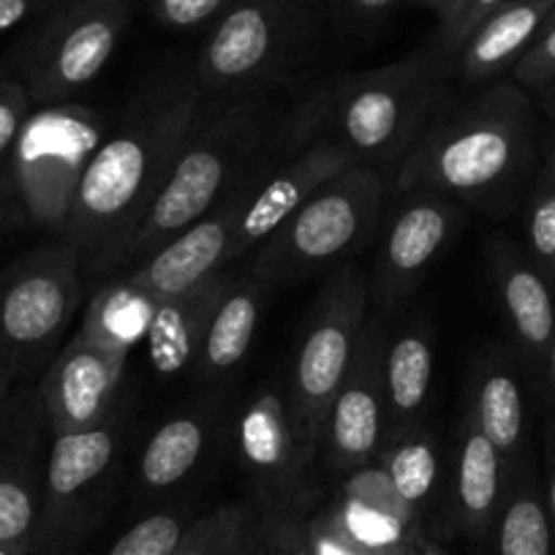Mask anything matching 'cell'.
<instances>
[{
	"label": "cell",
	"instance_id": "cell-1",
	"mask_svg": "<svg viewBox=\"0 0 555 555\" xmlns=\"http://www.w3.org/2000/svg\"><path fill=\"white\" fill-rule=\"evenodd\" d=\"M205 93L194 72H169L139 90L126 117L90 158L63 227V243L85 261V278H106L189 137Z\"/></svg>",
	"mask_w": 555,
	"mask_h": 555
},
{
	"label": "cell",
	"instance_id": "cell-2",
	"mask_svg": "<svg viewBox=\"0 0 555 555\" xmlns=\"http://www.w3.org/2000/svg\"><path fill=\"white\" fill-rule=\"evenodd\" d=\"M289 120L292 104L278 99V90L205 95L167 183L117 254L115 272L147 259L243 191L284 145Z\"/></svg>",
	"mask_w": 555,
	"mask_h": 555
},
{
	"label": "cell",
	"instance_id": "cell-3",
	"mask_svg": "<svg viewBox=\"0 0 555 555\" xmlns=\"http://www.w3.org/2000/svg\"><path fill=\"white\" fill-rule=\"evenodd\" d=\"M537 131V112L515 79L485 85L466 99L450 95L395 169L392 189L501 207L533 169Z\"/></svg>",
	"mask_w": 555,
	"mask_h": 555
},
{
	"label": "cell",
	"instance_id": "cell-4",
	"mask_svg": "<svg viewBox=\"0 0 555 555\" xmlns=\"http://www.w3.org/2000/svg\"><path fill=\"white\" fill-rule=\"evenodd\" d=\"M450 79L444 57L420 50L387 66L335 74L297 101L308 122L344 145L360 167L395 175L452 95Z\"/></svg>",
	"mask_w": 555,
	"mask_h": 555
},
{
	"label": "cell",
	"instance_id": "cell-5",
	"mask_svg": "<svg viewBox=\"0 0 555 555\" xmlns=\"http://www.w3.org/2000/svg\"><path fill=\"white\" fill-rule=\"evenodd\" d=\"M322 34V0H234L210 25L191 72L205 95L281 90L306 72Z\"/></svg>",
	"mask_w": 555,
	"mask_h": 555
},
{
	"label": "cell",
	"instance_id": "cell-6",
	"mask_svg": "<svg viewBox=\"0 0 555 555\" xmlns=\"http://www.w3.org/2000/svg\"><path fill=\"white\" fill-rule=\"evenodd\" d=\"M387 183V175L367 167L335 175L256 248L248 270L270 289H284L346 264L382 229Z\"/></svg>",
	"mask_w": 555,
	"mask_h": 555
},
{
	"label": "cell",
	"instance_id": "cell-7",
	"mask_svg": "<svg viewBox=\"0 0 555 555\" xmlns=\"http://www.w3.org/2000/svg\"><path fill=\"white\" fill-rule=\"evenodd\" d=\"M106 133V117L88 106H34L3 172L9 216L63 232L79 180Z\"/></svg>",
	"mask_w": 555,
	"mask_h": 555
},
{
	"label": "cell",
	"instance_id": "cell-8",
	"mask_svg": "<svg viewBox=\"0 0 555 555\" xmlns=\"http://www.w3.org/2000/svg\"><path fill=\"white\" fill-rule=\"evenodd\" d=\"M367 317L371 297L365 272L351 261L327 272V281L306 319L286 378V398L297 436L317 466L324 420L349 373Z\"/></svg>",
	"mask_w": 555,
	"mask_h": 555
},
{
	"label": "cell",
	"instance_id": "cell-9",
	"mask_svg": "<svg viewBox=\"0 0 555 555\" xmlns=\"http://www.w3.org/2000/svg\"><path fill=\"white\" fill-rule=\"evenodd\" d=\"M82 289L85 261L63 240L0 272V365L20 376L52 354L82 306Z\"/></svg>",
	"mask_w": 555,
	"mask_h": 555
},
{
	"label": "cell",
	"instance_id": "cell-10",
	"mask_svg": "<svg viewBox=\"0 0 555 555\" xmlns=\"http://www.w3.org/2000/svg\"><path fill=\"white\" fill-rule=\"evenodd\" d=\"M126 25V7L50 9L3 72L25 85L34 106L66 104L104 72Z\"/></svg>",
	"mask_w": 555,
	"mask_h": 555
},
{
	"label": "cell",
	"instance_id": "cell-11",
	"mask_svg": "<svg viewBox=\"0 0 555 555\" xmlns=\"http://www.w3.org/2000/svg\"><path fill=\"white\" fill-rule=\"evenodd\" d=\"M351 167H360L354 156L335 139L317 131L302 115L300 101H295L284 145L278 147L248 189V199L234 229L232 261L259 248L308 196Z\"/></svg>",
	"mask_w": 555,
	"mask_h": 555
},
{
	"label": "cell",
	"instance_id": "cell-12",
	"mask_svg": "<svg viewBox=\"0 0 555 555\" xmlns=\"http://www.w3.org/2000/svg\"><path fill=\"white\" fill-rule=\"evenodd\" d=\"M237 455L254 482L259 506L308 509L313 504L311 474L317 461L297 436L286 398V382L256 389L237 414Z\"/></svg>",
	"mask_w": 555,
	"mask_h": 555
},
{
	"label": "cell",
	"instance_id": "cell-13",
	"mask_svg": "<svg viewBox=\"0 0 555 555\" xmlns=\"http://www.w3.org/2000/svg\"><path fill=\"white\" fill-rule=\"evenodd\" d=\"M461 227V205L450 196L434 191L403 194L400 207L384 223L367 275V297L378 317L392 313L420 289Z\"/></svg>",
	"mask_w": 555,
	"mask_h": 555
},
{
	"label": "cell",
	"instance_id": "cell-14",
	"mask_svg": "<svg viewBox=\"0 0 555 555\" xmlns=\"http://www.w3.org/2000/svg\"><path fill=\"white\" fill-rule=\"evenodd\" d=\"M387 319L367 317L354 360L335 392L319 439V466L333 477L376 463L387 444V395H384Z\"/></svg>",
	"mask_w": 555,
	"mask_h": 555
},
{
	"label": "cell",
	"instance_id": "cell-15",
	"mask_svg": "<svg viewBox=\"0 0 555 555\" xmlns=\"http://www.w3.org/2000/svg\"><path fill=\"white\" fill-rule=\"evenodd\" d=\"M115 416L79 434L52 436L34 555H63L77 542L117 455Z\"/></svg>",
	"mask_w": 555,
	"mask_h": 555
},
{
	"label": "cell",
	"instance_id": "cell-16",
	"mask_svg": "<svg viewBox=\"0 0 555 555\" xmlns=\"http://www.w3.org/2000/svg\"><path fill=\"white\" fill-rule=\"evenodd\" d=\"M39 389L0 411V547L34 555L50 447Z\"/></svg>",
	"mask_w": 555,
	"mask_h": 555
},
{
	"label": "cell",
	"instance_id": "cell-17",
	"mask_svg": "<svg viewBox=\"0 0 555 555\" xmlns=\"http://www.w3.org/2000/svg\"><path fill=\"white\" fill-rule=\"evenodd\" d=\"M250 183L243 191H237L232 199L223 202L218 210H212L210 216L199 218L178 237L153 250L147 259L120 270L122 275L162 302L167 297L205 284L212 275L227 272V264H232L234 229H237L240 212L248 199Z\"/></svg>",
	"mask_w": 555,
	"mask_h": 555
},
{
	"label": "cell",
	"instance_id": "cell-18",
	"mask_svg": "<svg viewBox=\"0 0 555 555\" xmlns=\"http://www.w3.org/2000/svg\"><path fill=\"white\" fill-rule=\"evenodd\" d=\"M126 371V357L74 335L55 354L39 384L52 436L79 434L112 416V400Z\"/></svg>",
	"mask_w": 555,
	"mask_h": 555
},
{
	"label": "cell",
	"instance_id": "cell-19",
	"mask_svg": "<svg viewBox=\"0 0 555 555\" xmlns=\"http://www.w3.org/2000/svg\"><path fill=\"white\" fill-rule=\"evenodd\" d=\"M493 278L512 335L528 360L544 367L555 338V286L531 256L512 243L493 250Z\"/></svg>",
	"mask_w": 555,
	"mask_h": 555
},
{
	"label": "cell",
	"instance_id": "cell-20",
	"mask_svg": "<svg viewBox=\"0 0 555 555\" xmlns=\"http://www.w3.org/2000/svg\"><path fill=\"white\" fill-rule=\"evenodd\" d=\"M553 9L555 0H506L468 36L452 61V74H457L466 88H479L512 72L522 52L542 34Z\"/></svg>",
	"mask_w": 555,
	"mask_h": 555
},
{
	"label": "cell",
	"instance_id": "cell-21",
	"mask_svg": "<svg viewBox=\"0 0 555 555\" xmlns=\"http://www.w3.org/2000/svg\"><path fill=\"white\" fill-rule=\"evenodd\" d=\"M232 278L229 272H221L194 289L158 302L145 344L153 367L162 376H178L196 365L212 313L227 295Z\"/></svg>",
	"mask_w": 555,
	"mask_h": 555
},
{
	"label": "cell",
	"instance_id": "cell-22",
	"mask_svg": "<svg viewBox=\"0 0 555 555\" xmlns=\"http://www.w3.org/2000/svg\"><path fill=\"white\" fill-rule=\"evenodd\" d=\"M506 474L509 463L479 430L472 411H466L457 428L455 450V515L466 537L485 539L493 533L506 490Z\"/></svg>",
	"mask_w": 555,
	"mask_h": 555
},
{
	"label": "cell",
	"instance_id": "cell-23",
	"mask_svg": "<svg viewBox=\"0 0 555 555\" xmlns=\"http://www.w3.org/2000/svg\"><path fill=\"white\" fill-rule=\"evenodd\" d=\"M270 292V286L250 270L232 278L196 357L194 373L199 382H216L243 362L256 338Z\"/></svg>",
	"mask_w": 555,
	"mask_h": 555
},
{
	"label": "cell",
	"instance_id": "cell-24",
	"mask_svg": "<svg viewBox=\"0 0 555 555\" xmlns=\"http://www.w3.org/2000/svg\"><path fill=\"white\" fill-rule=\"evenodd\" d=\"M434 384V338L425 324H403L387 335L384 349V395L387 439L414 430Z\"/></svg>",
	"mask_w": 555,
	"mask_h": 555
},
{
	"label": "cell",
	"instance_id": "cell-25",
	"mask_svg": "<svg viewBox=\"0 0 555 555\" xmlns=\"http://www.w3.org/2000/svg\"><path fill=\"white\" fill-rule=\"evenodd\" d=\"M468 411L509 466L522 461L528 434L526 398H522L520 376L506 357L493 354L479 365L474 403Z\"/></svg>",
	"mask_w": 555,
	"mask_h": 555
},
{
	"label": "cell",
	"instance_id": "cell-26",
	"mask_svg": "<svg viewBox=\"0 0 555 555\" xmlns=\"http://www.w3.org/2000/svg\"><path fill=\"white\" fill-rule=\"evenodd\" d=\"M158 300L131 284L126 275H106L88 300L77 333L90 344L128 357L133 346L145 344Z\"/></svg>",
	"mask_w": 555,
	"mask_h": 555
},
{
	"label": "cell",
	"instance_id": "cell-27",
	"mask_svg": "<svg viewBox=\"0 0 555 555\" xmlns=\"http://www.w3.org/2000/svg\"><path fill=\"white\" fill-rule=\"evenodd\" d=\"M499 555H555V533L537 474L517 461L506 474V490L493 522Z\"/></svg>",
	"mask_w": 555,
	"mask_h": 555
},
{
	"label": "cell",
	"instance_id": "cell-28",
	"mask_svg": "<svg viewBox=\"0 0 555 555\" xmlns=\"http://www.w3.org/2000/svg\"><path fill=\"white\" fill-rule=\"evenodd\" d=\"M210 441V420L205 414H178L158 425L139 457V485L153 493L172 490L202 461Z\"/></svg>",
	"mask_w": 555,
	"mask_h": 555
},
{
	"label": "cell",
	"instance_id": "cell-29",
	"mask_svg": "<svg viewBox=\"0 0 555 555\" xmlns=\"http://www.w3.org/2000/svg\"><path fill=\"white\" fill-rule=\"evenodd\" d=\"M378 463L400 499L423 515L439 488V447L428 430H405L384 444Z\"/></svg>",
	"mask_w": 555,
	"mask_h": 555
},
{
	"label": "cell",
	"instance_id": "cell-30",
	"mask_svg": "<svg viewBox=\"0 0 555 555\" xmlns=\"http://www.w3.org/2000/svg\"><path fill=\"white\" fill-rule=\"evenodd\" d=\"M175 555H259V509L227 504L196 517Z\"/></svg>",
	"mask_w": 555,
	"mask_h": 555
},
{
	"label": "cell",
	"instance_id": "cell-31",
	"mask_svg": "<svg viewBox=\"0 0 555 555\" xmlns=\"http://www.w3.org/2000/svg\"><path fill=\"white\" fill-rule=\"evenodd\" d=\"M191 522L175 509L153 512L120 533L106 555H175Z\"/></svg>",
	"mask_w": 555,
	"mask_h": 555
},
{
	"label": "cell",
	"instance_id": "cell-32",
	"mask_svg": "<svg viewBox=\"0 0 555 555\" xmlns=\"http://www.w3.org/2000/svg\"><path fill=\"white\" fill-rule=\"evenodd\" d=\"M526 243L533 264L555 286V185L539 178L526 205Z\"/></svg>",
	"mask_w": 555,
	"mask_h": 555
},
{
	"label": "cell",
	"instance_id": "cell-33",
	"mask_svg": "<svg viewBox=\"0 0 555 555\" xmlns=\"http://www.w3.org/2000/svg\"><path fill=\"white\" fill-rule=\"evenodd\" d=\"M259 539L264 555H317L306 526V509L259 506Z\"/></svg>",
	"mask_w": 555,
	"mask_h": 555
},
{
	"label": "cell",
	"instance_id": "cell-34",
	"mask_svg": "<svg viewBox=\"0 0 555 555\" xmlns=\"http://www.w3.org/2000/svg\"><path fill=\"white\" fill-rule=\"evenodd\" d=\"M504 3L506 0H466V3H463V7L452 14L450 23L439 25L430 50H434L436 55L444 57V61L452 66V61H455V55L461 52V47L468 41V36H472L474 30H477L479 25L490 17V14L499 12Z\"/></svg>",
	"mask_w": 555,
	"mask_h": 555
},
{
	"label": "cell",
	"instance_id": "cell-35",
	"mask_svg": "<svg viewBox=\"0 0 555 555\" xmlns=\"http://www.w3.org/2000/svg\"><path fill=\"white\" fill-rule=\"evenodd\" d=\"M234 0H151L153 20L169 30L210 28Z\"/></svg>",
	"mask_w": 555,
	"mask_h": 555
},
{
	"label": "cell",
	"instance_id": "cell-36",
	"mask_svg": "<svg viewBox=\"0 0 555 555\" xmlns=\"http://www.w3.org/2000/svg\"><path fill=\"white\" fill-rule=\"evenodd\" d=\"M30 112H34V101L25 85L14 74H0V164L12 156Z\"/></svg>",
	"mask_w": 555,
	"mask_h": 555
},
{
	"label": "cell",
	"instance_id": "cell-37",
	"mask_svg": "<svg viewBox=\"0 0 555 555\" xmlns=\"http://www.w3.org/2000/svg\"><path fill=\"white\" fill-rule=\"evenodd\" d=\"M512 79L520 88H542L555 79V25L542 28L531 47L522 52L520 61L512 68Z\"/></svg>",
	"mask_w": 555,
	"mask_h": 555
},
{
	"label": "cell",
	"instance_id": "cell-38",
	"mask_svg": "<svg viewBox=\"0 0 555 555\" xmlns=\"http://www.w3.org/2000/svg\"><path fill=\"white\" fill-rule=\"evenodd\" d=\"M330 3L340 20L357 25V28H365V25L382 23L405 0H330Z\"/></svg>",
	"mask_w": 555,
	"mask_h": 555
},
{
	"label": "cell",
	"instance_id": "cell-39",
	"mask_svg": "<svg viewBox=\"0 0 555 555\" xmlns=\"http://www.w3.org/2000/svg\"><path fill=\"white\" fill-rule=\"evenodd\" d=\"M55 0H0V36L23 25L25 20L41 17Z\"/></svg>",
	"mask_w": 555,
	"mask_h": 555
},
{
	"label": "cell",
	"instance_id": "cell-40",
	"mask_svg": "<svg viewBox=\"0 0 555 555\" xmlns=\"http://www.w3.org/2000/svg\"><path fill=\"white\" fill-rule=\"evenodd\" d=\"M544 501H547L550 522L555 533V423L547 430V455H544Z\"/></svg>",
	"mask_w": 555,
	"mask_h": 555
},
{
	"label": "cell",
	"instance_id": "cell-41",
	"mask_svg": "<svg viewBox=\"0 0 555 555\" xmlns=\"http://www.w3.org/2000/svg\"><path fill=\"white\" fill-rule=\"evenodd\" d=\"M414 3H420L423 9L434 12L436 20H439V25H444L450 23L452 14H455L466 0H414Z\"/></svg>",
	"mask_w": 555,
	"mask_h": 555
},
{
	"label": "cell",
	"instance_id": "cell-42",
	"mask_svg": "<svg viewBox=\"0 0 555 555\" xmlns=\"http://www.w3.org/2000/svg\"><path fill=\"white\" fill-rule=\"evenodd\" d=\"M128 0H55L50 9H106V7H126ZM47 9V12H50Z\"/></svg>",
	"mask_w": 555,
	"mask_h": 555
},
{
	"label": "cell",
	"instance_id": "cell-43",
	"mask_svg": "<svg viewBox=\"0 0 555 555\" xmlns=\"http://www.w3.org/2000/svg\"><path fill=\"white\" fill-rule=\"evenodd\" d=\"M14 378H17V373L9 371V367L0 365V411H3V405H7L9 400V392H12V384Z\"/></svg>",
	"mask_w": 555,
	"mask_h": 555
},
{
	"label": "cell",
	"instance_id": "cell-44",
	"mask_svg": "<svg viewBox=\"0 0 555 555\" xmlns=\"http://www.w3.org/2000/svg\"><path fill=\"white\" fill-rule=\"evenodd\" d=\"M409 555H444V553H441V550L436 547V544L425 542V539H423V542H416L414 547L409 550Z\"/></svg>",
	"mask_w": 555,
	"mask_h": 555
},
{
	"label": "cell",
	"instance_id": "cell-45",
	"mask_svg": "<svg viewBox=\"0 0 555 555\" xmlns=\"http://www.w3.org/2000/svg\"><path fill=\"white\" fill-rule=\"evenodd\" d=\"M544 180H547L550 185H555V139H553V145H550L547 151V167H544Z\"/></svg>",
	"mask_w": 555,
	"mask_h": 555
},
{
	"label": "cell",
	"instance_id": "cell-46",
	"mask_svg": "<svg viewBox=\"0 0 555 555\" xmlns=\"http://www.w3.org/2000/svg\"><path fill=\"white\" fill-rule=\"evenodd\" d=\"M544 371H547L550 384H553V392H555V338H553V344H550V351H547V365H544Z\"/></svg>",
	"mask_w": 555,
	"mask_h": 555
},
{
	"label": "cell",
	"instance_id": "cell-47",
	"mask_svg": "<svg viewBox=\"0 0 555 555\" xmlns=\"http://www.w3.org/2000/svg\"><path fill=\"white\" fill-rule=\"evenodd\" d=\"M0 555H25V553H17V550H9V547H0Z\"/></svg>",
	"mask_w": 555,
	"mask_h": 555
},
{
	"label": "cell",
	"instance_id": "cell-48",
	"mask_svg": "<svg viewBox=\"0 0 555 555\" xmlns=\"http://www.w3.org/2000/svg\"><path fill=\"white\" fill-rule=\"evenodd\" d=\"M550 25H555V9H553V12H550V17H547V23H544V28H550Z\"/></svg>",
	"mask_w": 555,
	"mask_h": 555
},
{
	"label": "cell",
	"instance_id": "cell-49",
	"mask_svg": "<svg viewBox=\"0 0 555 555\" xmlns=\"http://www.w3.org/2000/svg\"><path fill=\"white\" fill-rule=\"evenodd\" d=\"M259 555H264V553H261V539H259Z\"/></svg>",
	"mask_w": 555,
	"mask_h": 555
}]
</instances>
